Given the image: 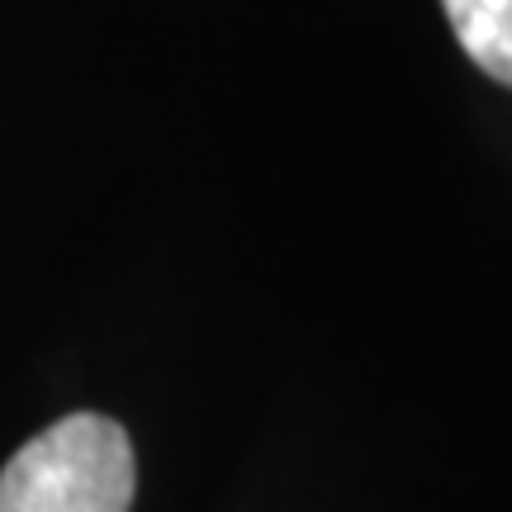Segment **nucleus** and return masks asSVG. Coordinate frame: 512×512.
<instances>
[{"label":"nucleus","mask_w":512,"mask_h":512,"mask_svg":"<svg viewBox=\"0 0 512 512\" xmlns=\"http://www.w3.org/2000/svg\"><path fill=\"white\" fill-rule=\"evenodd\" d=\"M441 10L479 72L512 86V0H441Z\"/></svg>","instance_id":"obj_2"},{"label":"nucleus","mask_w":512,"mask_h":512,"mask_svg":"<svg viewBox=\"0 0 512 512\" xmlns=\"http://www.w3.org/2000/svg\"><path fill=\"white\" fill-rule=\"evenodd\" d=\"M133 446L119 422L72 413L24 441L0 470V512H128Z\"/></svg>","instance_id":"obj_1"}]
</instances>
